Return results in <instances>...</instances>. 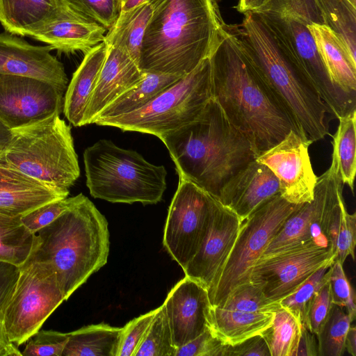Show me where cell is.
<instances>
[{
	"label": "cell",
	"mask_w": 356,
	"mask_h": 356,
	"mask_svg": "<svg viewBox=\"0 0 356 356\" xmlns=\"http://www.w3.org/2000/svg\"><path fill=\"white\" fill-rule=\"evenodd\" d=\"M212 97L257 157L296 128L260 76L232 25L223 24L209 56Z\"/></svg>",
	"instance_id": "obj_1"
},
{
	"label": "cell",
	"mask_w": 356,
	"mask_h": 356,
	"mask_svg": "<svg viewBox=\"0 0 356 356\" xmlns=\"http://www.w3.org/2000/svg\"><path fill=\"white\" fill-rule=\"evenodd\" d=\"M139 68L184 76L208 58L224 24L215 0H148Z\"/></svg>",
	"instance_id": "obj_2"
},
{
	"label": "cell",
	"mask_w": 356,
	"mask_h": 356,
	"mask_svg": "<svg viewBox=\"0 0 356 356\" xmlns=\"http://www.w3.org/2000/svg\"><path fill=\"white\" fill-rule=\"evenodd\" d=\"M179 177L218 198L225 184L257 156L212 97L193 122L158 137Z\"/></svg>",
	"instance_id": "obj_3"
},
{
	"label": "cell",
	"mask_w": 356,
	"mask_h": 356,
	"mask_svg": "<svg viewBox=\"0 0 356 356\" xmlns=\"http://www.w3.org/2000/svg\"><path fill=\"white\" fill-rule=\"evenodd\" d=\"M108 222L86 197L35 234L26 260L51 264L65 300L107 262Z\"/></svg>",
	"instance_id": "obj_4"
},
{
	"label": "cell",
	"mask_w": 356,
	"mask_h": 356,
	"mask_svg": "<svg viewBox=\"0 0 356 356\" xmlns=\"http://www.w3.org/2000/svg\"><path fill=\"white\" fill-rule=\"evenodd\" d=\"M232 25L260 76L293 122L299 136L312 143L329 134V111L312 83L277 44L254 12Z\"/></svg>",
	"instance_id": "obj_5"
},
{
	"label": "cell",
	"mask_w": 356,
	"mask_h": 356,
	"mask_svg": "<svg viewBox=\"0 0 356 356\" xmlns=\"http://www.w3.org/2000/svg\"><path fill=\"white\" fill-rule=\"evenodd\" d=\"M86 186L90 195L113 203L160 202L166 189L163 165L149 163L137 152L99 140L83 152Z\"/></svg>",
	"instance_id": "obj_6"
},
{
	"label": "cell",
	"mask_w": 356,
	"mask_h": 356,
	"mask_svg": "<svg viewBox=\"0 0 356 356\" xmlns=\"http://www.w3.org/2000/svg\"><path fill=\"white\" fill-rule=\"evenodd\" d=\"M2 154L11 167L51 188L69 190L80 176L71 127L56 113L11 130Z\"/></svg>",
	"instance_id": "obj_7"
},
{
	"label": "cell",
	"mask_w": 356,
	"mask_h": 356,
	"mask_svg": "<svg viewBox=\"0 0 356 356\" xmlns=\"http://www.w3.org/2000/svg\"><path fill=\"white\" fill-rule=\"evenodd\" d=\"M212 97L208 57L138 110L94 123L159 137L194 121Z\"/></svg>",
	"instance_id": "obj_8"
},
{
	"label": "cell",
	"mask_w": 356,
	"mask_h": 356,
	"mask_svg": "<svg viewBox=\"0 0 356 356\" xmlns=\"http://www.w3.org/2000/svg\"><path fill=\"white\" fill-rule=\"evenodd\" d=\"M343 185L332 155L330 168L317 178L313 200L302 204L286 218L260 257L309 245L332 248L334 254Z\"/></svg>",
	"instance_id": "obj_9"
},
{
	"label": "cell",
	"mask_w": 356,
	"mask_h": 356,
	"mask_svg": "<svg viewBox=\"0 0 356 356\" xmlns=\"http://www.w3.org/2000/svg\"><path fill=\"white\" fill-rule=\"evenodd\" d=\"M301 204L290 203L279 193L243 221L225 264L207 291L211 305L222 306L234 291L250 283L253 265L286 218Z\"/></svg>",
	"instance_id": "obj_10"
},
{
	"label": "cell",
	"mask_w": 356,
	"mask_h": 356,
	"mask_svg": "<svg viewBox=\"0 0 356 356\" xmlns=\"http://www.w3.org/2000/svg\"><path fill=\"white\" fill-rule=\"evenodd\" d=\"M256 13L280 49L318 92L330 115L338 119L356 110V96L346 92L332 80L306 22L292 16Z\"/></svg>",
	"instance_id": "obj_11"
},
{
	"label": "cell",
	"mask_w": 356,
	"mask_h": 356,
	"mask_svg": "<svg viewBox=\"0 0 356 356\" xmlns=\"http://www.w3.org/2000/svg\"><path fill=\"white\" fill-rule=\"evenodd\" d=\"M65 300L52 266L26 260L2 316L10 341L17 346L27 341Z\"/></svg>",
	"instance_id": "obj_12"
},
{
	"label": "cell",
	"mask_w": 356,
	"mask_h": 356,
	"mask_svg": "<svg viewBox=\"0 0 356 356\" xmlns=\"http://www.w3.org/2000/svg\"><path fill=\"white\" fill-rule=\"evenodd\" d=\"M213 196L179 176L168 209L163 243L184 270L199 250L209 229Z\"/></svg>",
	"instance_id": "obj_13"
},
{
	"label": "cell",
	"mask_w": 356,
	"mask_h": 356,
	"mask_svg": "<svg viewBox=\"0 0 356 356\" xmlns=\"http://www.w3.org/2000/svg\"><path fill=\"white\" fill-rule=\"evenodd\" d=\"M332 248L304 245L266 257L253 265L250 282L270 300L280 302L296 291L316 270L334 262Z\"/></svg>",
	"instance_id": "obj_14"
},
{
	"label": "cell",
	"mask_w": 356,
	"mask_h": 356,
	"mask_svg": "<svg viewBox=\"0 0 356 356\" xmlns=\"http://www.w3.org/2000/svg\"><path fill=\"white\" fill-rule=\"evenodd\" d=\"M63 93L40 79L0 74V121L12 130L60 113Z\"/></svg>",
	"instance_id": "obj_15"
},
{
	"label": "cell",
	"mask_w": 356,
	"mask_h": 356,
	"mask_svg": "<svg viewBox=\"0 0 356 356\" xmlns=\"http://www.w3.org/2000/svg\"><path fill=\"white\" fill-rule=\"evenodd\" d=\"M311 144L291 130L280 143L256 158L275 175L280 195L290 203L300 204L314 199L318 177L309 155Z\"/></svg>",
	"instance_id": "obj_16"
},
{
	"label": "cell",
	"mask_w": 356,
	"mask_h": 356,
	"mask_svg": "<svg viewBox=\"0 0 356 356\" xmlns=\"http://www.w3.org/2000/svg\"><path fill=\"white\" fill-rule=\"evenodd\" d=\"M242 221L229 207L213 197L208 233L199 250L184 270L185 276L207 291L231 252Z\"/></svg>",
	"instance_id": "obj_17"
},
{
	"label": "cell",
	"mask_w": 356,
	"mask_h": 356,
	"mask_svg": "<svg viewBox=\"0 0 356 356\" xmlns=\"http://www.w3.org/2000/svg\"><path fill=\"white\" fill-rule=\"evenodd\" d=\"M50 45L35 46L12 33H0V74L48 82L63 92L68 79L64 66L51 54Z\"/></svg>",
	"instance_id": "obj_18"
},
{
	"label": "cell",
	"mask_w": 356,
	"mask_h": 356,
	"mask_svg": "<svg viewBox=\"0 0 356 356\" xmlns=\"http://www.w3.org/2000/svg\"><path fill=\"white\" fill-rule=\"evenodd\" d=\"M163 304L177 348L208 328L210 303L207 290L188 277L185 276L175 285Z\"/></svg>",
	"instance_id": "obj_19"
},
{
	"label": "cell",
	"mask_w": 356,
	"mask_h": 356,
	"mask_svg": "<svg viewBox=\"0 0 356 356\" xmlns=\"http://www.w3.org/2000/svg\"><path fill=\"white\" fill-rule=\"evenodd\" d=\"M279 193L277 178L266 165L254 159L225 184L218 199L243 222L257 207Z\"/></svg>",
	"instance_id": "obj_20"
},
{
	"label": "cell",
	"mask_w": 356,
	"mask_h": 356,
	"mask_svg": "<svg viewBox=\"0 0 356 356\" xmlns=\"http://www.w3.org/2000/svg\"><path fill=\"white\" fill-rule=\"evenodd\" d=\"M69 190L47 186L10 166L0 155V213L22 217L52 201L65 198Z\"/></svg>",
	"instance_id": "obj_21"
},
{
	"label": "cell",
	"mask_w": 356,
	"mask_h": 356,
	"mask_svg": "<svg viewBox=\"0 0 356 356\" xmlns=\"http://www.w3.org/2000/svg\"><path fill=\"white\" fill-rule=\"evenodd\" d=\"M143 76V71L126 52L118 47L108 46L106 59L86 107L83 125L93 123L106 106L138 82Z\"/></svg>",
	"instance_id": "obj_22"
},
{
	"label": "cell",
	"mask_w": 356,
	"mask_h": 356,
	"mask_svg": "<svg viewBox=\"0 0 356 356\" xmlns=\"http://www.w3.org/2000/svg\"><path fill=\"white\" fill-rule=\"evenodd\" d=\"M106 31L99 24L89 22L70 11L47 23L31 38L48 44L59 53L80 51L86 54L104 42Z\"/></svg>",
	"instance_id": "obj_23"
},
{
	"label": "cell",
	"mask_w": 356,
	"mask_h": 356,
	"mask_svg": "<svg viewBox=\"0 0 356 356\" xmlns=\"http://www.w3.org/2000/svg\"><path fill=\"white\" fill-rule=\"evenodd\" d=\"M70 11L62 0H0V23L8 33L31 37Z\"/></svg>",
	"instance_id": "obj_24"
},
{
	"label": "cell",
	"mask_w": 356,
	"mask_h": 356,
	"mask_svg": "<svg viewBox=\"0 0 356 356\" xmlns=\"http://www.w3.org/2000/svg\"><path fill=\"white\" fill-rule=\"evenodd\" d=\"M107 52L108 46L102 42L86 53L66 89L63 113L74 127L83 126L86 107Z\"/></svg>",
	"instance_id": "obj_25"
},
{
	"label": "cell",
	"mask_w": 356,
	"mask_h": 356,
	"mask_svg": "<svg viewBox=\"0 0 356 356\" xmlns=\"http://www.w3.org/2000/svg\"><path fill=\"white\" fill-rule=\"evenodd\" d=\"M275 313L228 309L210 305L207 327L223 344L232 346L261 334L272 324Z\"/></svg>",
	"instance_id": "obj_26"
},
{
	"label": "cell",
	"mask_w": 356,
	"mask_h": 356,
	"mask_svg": "<svg viewBox=\"0 0 356 356\" xmlns=\"http://www.w3.org/2000/svg\"><path fill=\"white\" fill-rule=\"evenodd\" d=\"M308 27L332 80L346 92L356 96V62L327 26L310 24Z\"/></svg>",
	"instance_id": "obj_27"
},
{
	"label": "cell",
	"mask_w": 356,
	"mask_h": 356,
	"mask_svg": "<svg viewBox=\"0 0 356 356\" xmlns=\"http://www.w3.org/2000/svg\"><path fill=\"white\" fill-rule=\"evenodd\" d=\"M152 13L149 1L128 11H121L118 18L105 35L108 46L121 49L138 65L140 48L146 27Z\"/></svg>",
	"instance_id": "obj_28"
},
{
	"label": "cell",
	"mask_w": 356,
	"mask_h": 356,
	"mask_svg": "<svg viewBox=\"0 0 356 356\" xmlns=\"http://www.w3.org/2000/svg\"><path fill=\"white\" fill-rule=\"evenodd\" d=\"M181 77L143 71V78L106 106L96 119L118 116L138 110Z\"/></svg>",
	"instance_id": "obj_29"
},
{
	"label": "cell",
	"mask_w": 356,
	"mask_h": 356,
	"mask_svg": "<svg viewBox=\"0 0 356 356\" xmlns=\"http://www.w3.org/2000/svg\"><path fill=\"white\" fill-rule=\"evenodd\" d=\"M121 331L99 323L69 332L62 356H117Z\"/></svg>",
	"instance_id": "obj_30"
},
{
	"label": "cell",
	"mask_w": 356,
	"mask_h": 356,
	"mask_svg": "<svg viewBox=\"0 0 356 356\" xmlns=\"http://www.w3.org/2000/svg\"><path fill=\"white\" fill-rule=\"evenodd\" d=\"M327 26L356 62V8L350 0H316Z\"/></svg>",
	"instance_id": "obj_31"
},
{
	"label": "cell",
	"mask_w": 356,
	"mask_h": 356,
	"mask_svg": "<svg viewBox=\"0 0 356 356\" xmlns=\"http://www.w3.org/2000/svg\"><path fill=\"white\" fill-rule=\"evenodd\" d=\"M339 123L332 136V154L343 184L353 193L356 172V110L338 118Z\"/></svg>",
	"instance_id": "obj_32"
},
{
	"label": "cell",
	"mask_w": 356,
	"mask_h": 356,
	"mask_svg": "<svg viewBox=\"0 0 356 356\" xmlns=\"http://www.w3.org/2000/svg\"><path fill=\"white\" fill-rule=\"evenodd\" d=\"M34 238L35 234L21 217L0 213V260L21 267L31 252Z\"/></svg>",
	"instance_id": "obj_33"
},
{
	"label": "cell",
	"mask_w": 356,
	"mask_h": 356,
	"mask_svg": "<svg viewBox=\"0 0 356 356\" xmlns=\"http://www.w3.org/2000/svg\"><path fill=\"white\" fill-rule=\"evenodd\" d=\"M302 327V325L282 307L275 312L272 324L261 334L270 356H294Z\"/></svg>",
	"instance_id": "obj_34"
},
{
	"label": "cell",
	"mask_w": 356,
	"mask_h": 356,
	"mask_svg": "<svg viewBox=\"0 0 356 356\" xmlns=\"http://www.w3.org/2000/svg\"><path fill=\"white\" fill-rule=\"evenodd\" d=\"M353 321L345 309L332 304L327 318L316 334L318 356H341L346 333Z\"/></svg>",
	"instance_id": "obj_35"
},
{
	"label": "cell",
	"mask_w": 356,
	"mask_h": 356,
	"mask_svg": "<svg viewBox=\"0 0 356 356\" xmlns=\"http://www.w3.org/2000/svg\"><path fill=\"white\" fill-rule=\"evenodd\" d=\"M177 348L164 304L155 309L154 315L134 356H175Z\"/></svg>",
	"instance_id": "obj_36"
},
{
	"label": "cell",
	"mask_w": 356,
	"mask_h": 356,
	"mask_svg": "<svg viewBox=\"0 0 356 356\" xmlns=\"http://www.w3.org/2000/svg\"><path fill=\"white\" fill-rule=\"evenodd\" d=\"M330 266H323L316 270L296 291L279 302L281 307L291 313L302 325L311 299L329 280Z\"/></svg>",
	"instance_id": "obj_37"
},
{
	"label": "cell",
	"mask_w": 356,
	"mask_h": 356,
	"mask_svg": "<svg viewBox=\"0 0 356 356\" xmlns=\"http://www.w3.org/2000/svg\"><path fill=\"white\" fill-rule=\"evenodd\" d=\"M65 6L83 19L99 24L106 31L121 13L120 0H62Z\"/></svg>",
	"instance_id": "obj_38"
},
{
	"label": "cell",
	"mask_w": 356,
	"mask_h": 356,
	"mask_svg": "<svg viewBox=\"0 0 356 356\" xmlns=\"http://www.w3.org/2000/svg\"><path fill=\"white\" fill-rule=\"evenodd\" d=\"M252 12L292 16L303 19L308 25H324L316 0H268L261 7Z\"/></svg>",
	"instance_id": "obj_39"
},
{
	"label": "cell",
	"mask_w": 356,
	"mask_h": 356,
	"mask_svg": "<svg viewBox=\"0 0 356 356\" xmlns=\"http://www.w3.org/2000/svg\"><path fill=\"white\" fill-rule=\"evenodd\" d=\"M221 307L247 312H275L281 306L279 302L268 300L259 288L250 282L234 291Z\"/></svg>",
	"instance_id": "obj_40"
},
{
	"label": "cell",
	"mask_w": 356,
	"mask_h": 356,
	"mask_svg": "<svg viewBox=\"0 0 356 356\" xmlns=\"http://www.w3.org/2000/svg\"><path fill=\"white\" fill-rule=\"evenodd\" d=\"M85 197V195L79 193L74 197L50 202L22 216L21 220L31 233L35 234Z\"/></svg>",
	"instance_id": "obj_41"
},
{
	"label": "cell",
	"mask_w": 356,
	"mask_h": 356,
	"mask_svg": "<svg viewBox=\"0 0 356 356\" xmlns=\"http://www.w3.org/2000/svg\"><path fill=\"white\" fill-rule=\"evenodd\" d=\"M329 286L332 304L343 307L353 321L356 316L355 294L343 269L334 261L330 267Z\"/></svg>",
	"instance_id": "obj_42"
},
{
	"label": "cell",
	"mask_w": 356,
	"mask_h": 356,
	"mask_svg": "<svg viewBox=\"0 0 356 356\" xmlns=\"http://www.w3.org/2000/svg\"><path fill=\"white\" fill-rule=\"evenodd\" d=\"M68 340V333L54 330H38L27 341L23 356H62Z\"/></svg>",
	"instance_id": "obj_43"
},
{
	"label": "cell",
	"mask_w": 356,
	"mask_h": 356,
	"mask_svg": "<svg viewBox=\"0 0 356 356\" xmlns=\"http://www.w3.org/2000/svg\"><path fill=\"white\" fill-rule=\"evenodd\" d=\"M356 245V213L348 212L345 202L341 204L339 229L337 237L334 261L343 264L348 256L355 260Z\"/></svg>",
	"instance_id": "obj_44"
},
{
	"label": "cell",
	"mask_w": 356,
	"mask_h": 356,
	"mask_svg": "<svg viewBox=\"0 0 356 356\" xmlns=\"http://www.w3.org/2000/svg\"><path fill=\"white\" fill-rule=\"evenodd\" d=\"M155 309L136 317L123 327L117 356H134L154 315Z\"/></svg>",
	"instance_id": "obj_45"
},
{
	"label": "cell",
	"mask_w": 356,
	"mask_h": 356,
	"mask_svg": "<svg viewBox=\"0 0 356 356\" xmlns=\"http://www.w3.org/2000/svg\"><path fill=\"white\" fill-rule=\"evenodd\" d=\"M332 305L327 281L311 299L302 325L316 336L327 318Z\"/></svg>",
	"instance_id": "obj_46"
},
{
	"label": "cell",
	"mask_w": 356,
	"mask_h": 356,
	"mask_svg": "<svg viewBox=\"0 0 356 356\" xmlns=\"http://www.w3.org/2000/svg\"><path fill=\"white\" fill-rule=\"evenodd\" d=\"M225 347L207 328L194 339L177 348L175 356H224Z\"/></svg>",
	"instance_id": "obj_47"
},
{
	"label": "cell",
	"mask_w": 356,
	"mask_h": 356,
	"mask_svg": "<svg viewBox=\"0 0 356 356\" xmlns=\"http://www.w3.org/2000/svg\"><path fill=\"white\" fill-rule=\"evenodd\" d=\"M20 267L0 260V318L19 277Z\"/></svg>",
	"instance_id": "obj_48"
},
{
	"label": "cell",
	"mask_w": 356,
	"mask_h": 356,
	"mask_svg": "<svg viewBox=\"0 0 356 356\" xmlns=\"http://www.w3.org/2000/svg\"><path fill=\"white\" fill-rule=\"evenodd\" d=\"M224 356H270V353L264 337L258 334L235 346L226 345Z\"/></svg>",
	"instance_id": "obj_49"
},
{
	"label": "cell",
	"mask_w": 356,
	"mask_h": 356,
	"mask_svg": "<svg viewBox=\"0 0 356 356\" xmlns=\"http://www.w3.org/2000/svg\"><path fill=\"white\" fill-rule=\"evenodd\" d=\"M294 356H318L316 336L303 325Z\"/></svg>",
	"instance_id": "obj_50"
},
{
	"label": "cell",
	"mask_w": 356,
	"mask_h": 356,
	"mask_svg": "<svg viewBox=\"0 0 356 356\" xmlns=\"http://www.w3.org/2000/svg\"><path fill=\"white\" fill-rule=\"evenodd\" d=\"M0 356H22L17 345L10 341L0 318Z\"/></svg>",
	"instance_id": "obj_51"
},
{
	"label": "cell",
	"mask_w": 356,
	"mask_h": 356,
	"mask_svg": "<svg viewBox=\"0 0 356 356\" xmlns=\"http://www.w3.org/2000/svg\"><path fill=\"white\" fill-rule=\"evenodd\" d=\"M344 348L350 355L356 356V328L354 325H350L348 330Z\"/></svg>",
	"instance_id": "obj_52"
},
{
	"label": "cell",
	"mask_w": 356,
	"mask_h": 356,
	"mask_svg": "<svg viewBox=\"0 0 356 356\" xmlns=\"http://www.w3.org/2000/svg\"><path fill=\"white\" fill-rule=\"evenodd\" d=\"M268 0H238L236 10L242 13L254 11L261 7Z\"/></svg>",
	"instance_id": "obj_53"
},
{
	"label": "cell",
	"mask_w": 356,
	"mask_h": 356,
	"mask_svg": "<svg viewBox=\"0 0 356 356\" xmlns=\"http://www.w3.org/2000/svg\"><path fill=\"white\" fill-rule=\"evenodd\" d=\"M11 135V130L0 121V155L3 154L8 146Z\"/></svg>",
	"instance_id": "obj_54"
},
{
	"label": "cell",
	"mask_w": 356,
	"mask_h": 356,
	"mask_svg": "<svg viewBox=\"0 0 356 356\" xmlns=\"http://www.w3.org/2000/svg\"><path fill=\"white\" fill-rule=\"evenodd\" d=\"M148 0H120L121 11H128Z\"/></svg>",
	"instance_id": "obj_55"
},
{
	"label": "cell",
	"mask_w": 356,
	"mask_h": 356,
	"mask_svg": "<svg viewBox=\"0 0 356 356\" xmlns=\"http://www.w3.org/2000/svg\"><path fill=\"white\" fill-rule=\"evenodd\" d=\"M350 1L354 4L355 6H356V0H350Z\"/></svg>",
	"instance_id": "obj_56"
}]
</instances>
